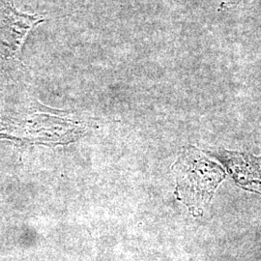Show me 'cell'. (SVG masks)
I'll return each instance as SVG.
<instances>
[{
	"mask_svg": "<svg viewBox=\"0 0 261 261\" xmlns=\"http://www.w3.org/2000/svg\"><path fill=\"white\" fill-rule=\"evenodd\" d=\"M224 160L239 184L261 193V159L229 153Z\"/></svg>",
	"mask_w": 261,
	"mask_h": 261,
	"instance_id": "obj_3",
	"label": "cell"
},
{
	"mask_svg": "<svg viewBox=\"0 0 261 261\" xmlns=\"http://www.w3.org/2000/svg\"><path fill=\"white\" fill-rule=\"evenodd\" d=\"M201 159L181 164L178 176V189L185 203L204 202L214 192L224 174L216 166Z\"/></svg>",
	"mask_w": 261,
	"mask_h": 261,
	"instance_id": "obj_1",
	"label": "cell"
},
{
	"mask_svg": "<svg viewBox=\"0 0 261 261\" xmlns=\"http://www.w3.org/2000/svg\"><path fill=\"white\" fill-rule=\"evenodd\" d=\"M42 20L41 16L20 13L13 3H4L0 7V56H19L28 33Z\"/></svg>",
	"mask_w": 261,
	"mask_h": 261,
	"instance_id": "obj_2",
	"label": "cell"
}]
</instances>
